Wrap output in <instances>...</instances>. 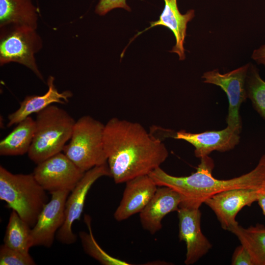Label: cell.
Wrapping results in <instances>:
<instances>
[{
  "label": "cell",
  "instance_id": "obj_1",
  "mask_svg": "<svg viewBox=\"0 0 265 265\" xmlns=\"http://www.w3.org/2000/svg\"><path fill=\"white\" fill-rule=\"evenodd\" d=\"M103 140L111 177L116 184L149 175L169 155L161 140L140 124L116 117L105 124Z\"/></svg>",
  "mask_w": 265,
  "mask_h": 265
},
{
  "label": "cell",
  "instance_id": "obj_2",
  "mask_svg": "<svg viewBox=\"0 0 265 265\" xmlns=\"http://www.w3.org/2000/svg\"><path fill=\"white\" fill-rule=\"evenodd\" d=\"M200 160L196 170L187 176L171 175L160 167L151 172L149 175L158 186L170 187L180 193L182 202L179 207L200 208L210 197L229 189L265 188V154L262 156L251 171L228 180L214 177V162L209 156Z\"/></svg>",
  "mask_w": 265,
  "mask_h": 265
},
{
  "label": "cell",
  "instance_id": "obj_3",
  "mask_svg": "<svg viewBox=\"0 0 265 265\" xmlns=\"http://www.w3.org/2000/svg\"><path fill=\"white\" fill-rule=\"evenodd\" d=\"M35 121V132L27 155L37 164L63 151L76 121L66 110L53 105L37 113Z\"/></svg>",
  "mask_w": 265,
  "mask_h": 265
},
{
  "label": "cell",
  "instance_id": "obj_4",
  "mask_svg": "<svg viewBox=\"0 0 265 265\" xmlns=\"http://www.w3.org/2000/svg\"><path fill=\"white\" fill-rule=\"evenodd\" d=\"M33 174H13L0 166V199L6 207L15 211L31 228L36 224L38 216L48 197Z\"/></svg>",
  "mask_w": 265,
  "mask_h": 265
},
{
  "label": "cell",
  "instance_id": "obj_5",
  "mask_svg": "<svg viewBox=\"0 0 265 265\" xmlns=\"http://www.w3.org/2000/svg\"><path fill=\"white\" fill-rule=\"evenodd\" d=\"M105 126L89 115L80 117L75 122L69 143L63 149L64 154L84 172L107 163L103 140Z\"/></svg>",
  "mask_w": 265,
  "mask_h": 265
},
{
  "label": "cell",
  "instance_id": "obj_6",
  "mask_svg": "<svg viewBox=\"0 0 265 265\" xmlns=\"http://www.w3.org/2000/svg\"><path fill=\"white\" fill-rule=\"evenodd\" d=\"M0 28V66L18 63L26 67L44 81L35 58V54L43 46L42 38L36 29L16 26Z\"/></svg>",
  "mask_w": 265,
  "mask_h": 265
},
{
  "label": "cell",
  "instance_id": "obj_7",
  "mask_svg": "<svg viewBox=\"0 0 265 265\" xmlns=\"http://www.w3.org/2000/svg\"><path fill=\"white\" fill-rule=\"evenodd\" d=\"M84 173L62 152L37 164L32 173L39 184L50 193L71 192Z\"/></svg>",
  "mask_w": 265,
  "mask_h": 265
},
{
  "label": "cell",
  "instance_id": "obj_8",
  "mask_svg": "<svg viewBox=\"0 0 265 265\" xmlns=\"http://www.w3.org/2000/svg\"><path fill=\"white\" fill-rule=\"evenodd\" d=\"M104 176L111 177L107 163L86 171L68 196L65 204L64 222L56 234V238L61 243L69 245L77 241V236L72 230L73 224L80 218L90 187L98 179Z\"/></svg>",
  "mask_w": 265,
  "mask_h": 265
},
{
  "label": "cell",
  "instance_id": "obj_9",
  "mask_svg": "<svg viewBox=\"0 0 265 265\" xmlns=\"http://www.w3.org/2000/svg\"><path fill=\"white\" fill-rule=\"evenodd\" d=\"M250 63L229 72L221 74L218 69L203 73L202 78L206 83L220 87L227 96L229 106L226 118L227 126L241 129L239 109L247 98L246 79Z\"/></svg>",
  "mask_w": 265,
  "mask_h": 265
},
{
  "label": "cell",
  "instance_id": "obj_10",
  "mask_svg": "<svg viewBox=\"0 0 265 265\" xmlns=\"http://www.w3.org/2000/svg\"><path fill=\"white\" fill-rule=\"evenodd\" d=\"M265 193V188H235L215 194L207 199L204 204L214 213L222 228L230 232L239 224L236 216L245 206L257 202Z\"/></svg>",
  "mask_w": 265,
  "mask_h": 265
},
{
  "label": "cell",
  "instance_id": "obj_11",
  "mask_svg": "<svg viewBox=\"0 0 265 265\" xmlns=\"http://www.w3.org/2000/svg\"><path fill=\"white\" fill-rule=\"evenodd\" d=\"M70 192L63 190L50 193L51 200L45 205L31 228L32 246L50 248L52 246L55 234L64 222L65 204Z\"/></svg>",
  "mask_w": 265,
  "mask_h": 265
},
{
  "label": "cell",
  "instance_id": "obj_12",
  "mask_svg": "<svg viewBox=\"0 0 265 265\" xmlns=\"http://www.w3.org/2000/svg\"><path fill=\"white\" fill-rule=\"evenodd\" d=\"M179 238L186 244L184 263L193 265L205 256L212 244L203 234L201 227L202 213L200 208L179 207Z\"/></svg>",
  "mask_w": 265,
  "mask_h": 265
},
{
  "label": "cell",
  "instance_id": "obj_13",
  "mask_svg": "<svg viewBox=\"0 0 265 265\" xmlns=\"http://www.w3.org/2000/svg\"><path fill=\"white\" fill-rule=\"evenodd\" d=\"M241 130L227 126L222 130L200 133L182 130L176 132L173 138L191 144L194 147L195 157L201 159L215 151L225 152L234 149L239 142Z\"/></svg>",
  "mask_w": 265,
  "mask_h": 265
},
{
  "label": "cell",
  "instance_id": "obj_14",
  "mask_svg": "<svg viewBox=\"0 0 265 265\" xmlns=\"http://www.w3.org/2000/svg\"><path fill=\"white\" fill-rule=\"evenodd\" d=\"M126 184L122 198L114 213V217L118 221L140 213L158 188V186L149 175L135 177Z\"/></svg>",
  "mask_w": 265,
  "mask_h": 265
},
{
  "label": "cell",
  "instance_id": "obj_15",
  "mask_svg": "<svg viewBox=\"0 0 265 265\" xmlns=\"http://www.w3.org/2000/svg\"><path fill=\"white\" fill-rule=\"evenodd\" d=\"M181 202V195L174 189L165 186L158 188L149 202L139 213L143 229L152 235L160 230L162 219L170 212H177Z\"/></svg>",
  "mask_w": 265,
  "mask_h": 265
},
{
  "label": "cell",
  "instance_id": "obj_16",
  "mask_svg": "<svg viewBox=\"0 0 265 265\" xmlns=\"http://www.w3.org/2000/svg\"><path fill=\"white\" fill-rule=\"evenodd\" d=\"M164 7L159 16V19L150 22V26L142 31L138 32L135 37L138 36L150 28L162 26L168 28L174 34L176 44L169 52L177 53L180 60H184L186 58L184 48L186 36L187 25L195 16L193 9L188 10L185 14L180 13L177 5V0H163Z\"/></svg>",
  "mask_w": 265,
  "mask_h": 265
},
{
  "label": "cell",
  "instance_id": "obj_17",
  "mask_svg": "<svg viewBox=\"0 0 265 265\" xmlns=\"http://www.w3.org/2000/svg\"><path fill=\"white\" fill-rule=\"evenodd\" d=\"M54 77L50 76L47 80L48 91L42 95H30L20 103L19 108L8 116L7 124L10 127L17 124L33 113H38L53 103L65 104L73 96L69 90L59 92L54 84Z\"/></svg>",
  "mask_w": 265,
  "mask_h": 265
},
{
  "label": "cell",
  "instance_id": "obj_18",
  "mask_svg": "<svg viewBox=\"0 0 265 265\" xmlns=\"http://www.w3.org/2000/svg\"><path fill=\"white\" fill-rule=\"evenodd\" d=\"M37 8L32 0H0V27L8 26L36 29Z\"/></svg>",
  "mask_w": 265,
  "mask_h": 265
},
{
  "label": "cell",
  "instance_id": "obj_19",
  "mask_svg": "<svg viewBox=\"0 0 265 265\" xmlns=\"http://www.w3.org/2000/svg\"><path fill=\"white\" fill-rule=\"evenodd\" d=\"M17 124L0 140V156H19L28 153L35 132V121L29 116Z\"/></svg>",
  "mask_w": 265,
  "mask_h": 265
},
{
  "label": "cell",
  "instance_id": "obj_20",
  "mask_svg": "<svg viewBox=\"0 0 265 265\" xmlns=\"http://www.w3.org/2000/svg\"><path fill=\"white\" fill-rule=\"evenodd\" d=\"M230 232L247 250L254 265H265V227L261 224L244 228L239 224Z\"/></svg>",
  "mask_w": 265,
  "mask_h": 265
},
{
  "label": "cell",
  "instance_id": "obj_21",
  "mask_svg": "<svg viewBox=\"0 0 265 265\" xmlns=\"http://www.w3.org/2000/svg\"><path fill=\"white\" fill-rule=\"evenodd\" d=\"M31 228L14 210L10 213L3 239L4 244L25 254L32 247Z\"/></svg>",
  "mask_w": 265,
  "mask_h": 265
},
{
  "label": "cell",
  "instance_id": "obj_22",
  "mask_svg": "<svg viewBox=\"0 0 265 265\" xmlns=\"http://www.w3.org/2000/svg\"><path fill=\"white\" fill-rule=\"evenodd\" d=\"M246 90L254 109L265 120V81L257 67L251 63L246 77Z\"/></svg>",
  "mask_w": 265,
  "mask_h": 265
},
{
  "label": "cell",
  "instance_id": "obj_23",
  "mask_svg": "<svg viewBox=\"0 0 265 265\" xmlns=\"http://www.w3.org/2000/svg\"><path fill=\"white\" fill-rule=\"evenodd\" d=\"M89 233L84 231L79 232V236L84 252L89 256L104 265H129L128 262L114 258L106 253L98 245L95 239L91 228V218L88 215L84 216Z\"/></svg>",
  "mask_w": 265,
  "mask_h": 265
},
{
  "label": "cell",
  "instance_id": "obj_24",
  "mask_svg": "<svg viewBox=\"0 0 265 265\" xmlns=\"http://www.w3.org/2000/svg\"><path fill=\"white\" fill-rule=\"evenodd\" d=\"M29 253L25 254L2 244L0 247V265H35Z\"/></svg>",
  "mask_w": 265,
  "mask_h": 265
},
{
  "label": "cell",
  "instance_id": "obj_25",
  "mask_svg": "<svg viewBox=\"0 0 265 265\" xmlns=\"http://www.w3.org/2000/svg\"><path fill=\"white\" fill-rule=\"evenodd\" d=\"M117 8L131 11V8L126 3V0H99L95 8V13L100 16H104Z\"/></svg>",
  "mask_w": 265,
  "mask_h": 265
},
{
  "label": "cell",
  "instance_id": "obj_26",
  "mask_svg": "<svg viewBox=\"0 0 265 265\" xmlns=\"http://www.w3.org/2000/svg\"><path fill=\"white\" fill-rule=\"evenodd\" d=\"M231 264L232 265H254L249 253L241 244L235 249Z\"/></svg>",
  "mask_w": 265,
  "mask_h": 265
},
{
  "label": "cell",
  "instance_id": "obj_27",
  "mask_svg": "<svg viewBox=\"0 0 265 265\" xmlns=\"http://www.w3.org/2000/svg\"><path fill=\"white\" fill-rule=\"evenodd\" d=\"M251 58L257 64L265 67V45L255 49L252 53Z\"/></svg>",
  "mask_w": 265,
  "mask_h": 265
},
{
  "label": "cell",
  "instance_id": "obj_28",
  "mask_svg": "<svg viewBox=\"0 0 265 265\" xmlns=\"http://www.w3.org/2000/svg\"><path fill=\"white\" fill-rule=\"evenodd\" d=\"M257 202L261 208L263 214L265 216V193L262 194L260 196Z\"/></svg>",
  "mask_w": 265,
  "mask_h": 265
}]
</instances>
